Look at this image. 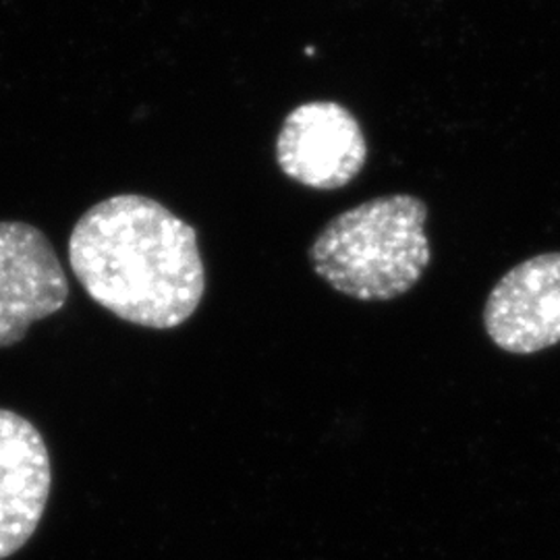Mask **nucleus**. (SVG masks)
<instances>
[{"label": "nucleus", "instance_id": "nucleus-3", "mask_svg": "<svg viewBox=\"0 0 560 560\" xmlns=\"http://www.w3.org/2000/svg\"><path fill=\"white\" fill-rule=\"evenodd\" d=\"M277 161L289 179L335 191L349 185L368 161L360 120L337 102H305L282 122Z\"/></svg>", "mask_w": 560, "mask_h": 560}, {"label": "nucleus", "instance_id": "nucleus-1", "mask_svg": "<svg viewBox=\"0 0 560 560\" xmlns=\"http://www.w3.org/2000/svg\"><path fill=\"white\" fill-rule=\"evenodd\" d=\"M69 264L101 307L143 328L185 324L206 291L194 226L136 194L113 196L81 217L69 237Z\"/></svg>", "mask_w": 560, "mask_h": 560}, {"label": "nucleus", "instance_id": "nucleus-5", "mask_svg": "<svg viewBox=\"0 0 560 560\" xmlns=\"http://www.w3.org/2000/svg\"><path fill=\"white\" fill-rule=\"evenodd\" d=\"M488 337L502 351L532 355L560 342V254L521 261L483 307Z\"/></svg>", "mask_w": 560, "mask_h": 560}, {"label": "nucleus", "instance_id": "nucleus-2", "mask_svg": "<svg viewBox=\"0 0 560 560\" xmlns=\"http://www.w3.org/2000/svg\"><path fill=\"white\" fill-rule=\"evenodd\" d=\"M428 206L416 196H384L335 217L310 247V260L335 291L390 301L411 291L432 260Z\"/></svg>", "mask_w": 560, "mask_h": 560}, {"label": "nucleus", "instance_id": "nucleus-4", "mask_svg": "<svg viewBox=\"0 0 560 560\" xmlns=\"http://www.w3.org/2000/svg\"><path fill=\"white\" fill-rule=\"evenodd\" d=\"M67 300V275L48 237L34 224L0 221V349L21 342Z\"/></svg>", "mask_w": 560, "mask_h": 560}, {"label": "nucleus", "instance_id": "nucleus-6", "mask_svg": "<svg viewBox=\"0 0 560 560\" xmlns=\"http://www.w3.org/2000/svg\"><path fill=\"white\" fill-rule=\"evenodd\" d=\"M50 486L52 465L40 430L20 413L0 409V560L34 536Z\"/></svg>", "mask_w": 560, "mask_h": 560}]
</instances>
